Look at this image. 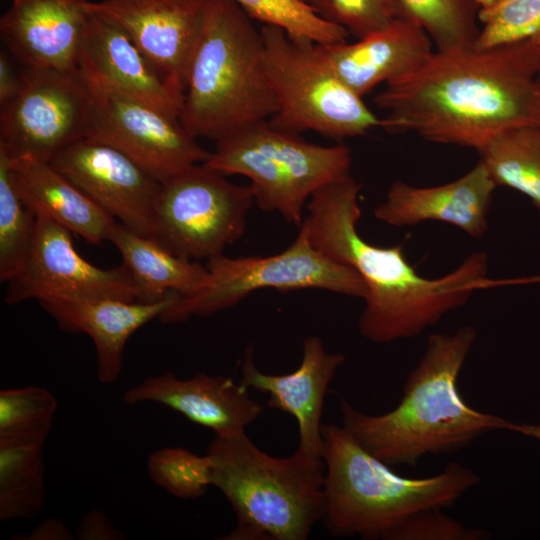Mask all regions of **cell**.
<instances>
[{"mask_svg":"<svg viewBox=\"0 0 540 540\" xmlns=\"http://www.w3.org/2000/svg\"><path fill=\"white\" fill-rule=\"evenodd\" d=\"M302 1L306 2V0H302Z\"/></svg>","mask_w":540,"mask_h":540,"instance_id":"ab89813d","label":"cell"},{"mask_svg":"<svg viewBox=\"0 0 540 540\" xmlns=\"http://www.w3.org/2000/svg\"><path fill=\"white\" fill-rule=\"evenodd\" d=\"M266 74L277 102L268 119L283 130L313 131L342 140L381 126L379 119L335 74L317 44L264 25Z\"/></svg>","mask_w":540,"mask_h":540,"instance_id":"ba28073f","label":"cell"},{"mask_svg":"<svg viewBox=\"0 0 540 540\" xmlns=\"http://www.w3.org/2000/svg\"><path fill=\"white\" fill-rule=\"evenodd\" d=\"M147 472L156 485L180 499L200 498L212 486L210 456L182 447H165L151 453Z\"/></svg>","mask_w":540,"mask_h":540,"instance_id":"1f68e13d","label":"cell"},{"mask_svg":"<svg viewBox=\"0 0 540 540\" xmlns=\"http://www.w3.org/2000/svg\"><path fill=\"white\" fill-rule=\"evenodd\" d=\"M477 335L472 326L430 334L398 405L370 415L341 397L342 426L390 467L416 466L428 454H452L488 432L509 430L511 421L472 408L460 395L458 378Z\"/></svg>","mask_w":540,"mask_h":540,"instance_id":"3957f363","label":"cell"},{"mask_svg":"<svg viewBox=\"0 0 540 540\" xmlns=\"http://www.w3.org/2000/svg\"><path fill=\"white\" fill-rule=\"evenodd\" d=\"M75 535L59 519H47L39 524L26 539L29 540H70Z\"/></svg>","mask_w":540,"mask_h":540,"instance_id":"8d00e7d4","label":"cell"},{"mask_svg":"<svg viewBox=\"0 0 540 540\" xmlns=\"http://www.w3.org/2000/svg\"><path fill=\"white\" fill-rule=\"evenodd\" d=\"M58 402L40 386L0 391V443L45 444Z\"/></svg>","mask_w":540,"mask_h":540,"instance_id":"83f0119b","label":"cell"},{"mask_svg":"<svg viewBox=\"0 0 540 540\" xmlns=\"http://www.w3.org/2000/svg\"><path fill=\"white\" fill-rule=\"evenodd\" d=\"M254 21L285 30L290 36L317 45L346 42L349 33L327 22L302 0H232Z\"/></svg>","mask_w":540,"mask_h":540,"instance_id":"f546056e","label":"cell"},{"mask_svg":"<svg viewBox=\"0 0 540 540\" xmlns=\"http://www.w3.org/2000/svg\"><path fill=\"white\" fill-rule=\"evenodd\" d=\"M496 185L481 160L451 182L416 187L396 181L374 208L376 219L397 227L425 221L451 224L479 239L488 231V215Z\"/></svg>","mask_w":540,"mask_h":540,"instance_id":"d6986e66","label":"cell"},{"mask_svg":"<svg viewBox=\"0 0 540 540\" xmlns=\"http://www.w3.org/2000/svg\"><path fill=\"white\" fill-rule=\"evenodd\" d=\"M212 486L218 488L236 516L226 540H305L325 509V465L300 450L274 457L246 432L217 437L207 453Z\"/></svg>","mask_w":540,"mask_h":540,"instance_id":"8992f818","label":"cell"},{"mask_svg":"<svg viewBox=\"0 0 540 540\" xmlns=\"http://www.w3.org/2000/svg\"><path fill=\"white\" fill-rule=\"evenodd\" d=\"M399 17L425 30L437 50L473 46L478 27L477 0H396Z\"/></svg>","mask_w":540,"mask_h":540,"instance_id":"4316f807","label":"cell"},{"mask_svg":"<svg viewBox=\"0 0 540 540\" xmlns=\"http://www.w3.org/2000/svg\"><path fill=\"white\" fill-rule=\"evenodd\" d=\"M539 65L540 38L432 51L375 96L380 127L479 151L505 130L540 126Z\"/></svg>","mask_w":540,"mask_h":540,"instance_id":"6da1fadb","label":"cell"},{"mask_svg":"<svg viewBox=\"0 0 540 540\" xmlns=\"http://www.w3.org/2000/svg\"><path fill=\"white\" fill-rule=\"evenodd\" d=\"M537 82H538L539 87H540V65H539V69H538V73H537Z\"/></svg>","mask_w":540,"mask_h":540,"instance_id":"f35d334b","label":"cell"},{"mask_svg":"<svg viewBox=\"0 0 540 540\" xmlns=\"http://www.w3.org/2000/svg\"><path fill=\"white\" fill-rule=\"evenodd\" d=\"M322 439V521L334 537L386 540L407 517L422 510L451 507L480 483L477 473L458 462L430 477L398 475L337 424H323Z\"/></svg>","mask_w":540,"mask_h":540,"instance_id":"277c9868","label":"cell"},{"mask_svg":"<svg viewBox=\"0 0 540 540\" xmlns=\"http://www.w3.org/2000/svg\"><path fill=\"white\" fill-rule=\"evenodd\" d=\"M442 509H427L412 514L397 525L386 540H485L490 534L468 527L444 514Z\"/></svg>","mask_w":540,"mask_h":540,"instance_id":"836d02e7","label":"cell"},{"mask_svg":"<svg viewBox=\"0 0 540 540\" xmlns=\"http://www.w3.org/2000/svg\"><path fill=\"white\" fill-rule=\"evenodd\" d=\"M306 3L322 19L358 39L399 17L396 0H306Z\"/></svg>","mask_w":540,"mask_h":540,"instance_id":"d6a6232c","label":"cell"},{"mask_svg":"<svg viewBox=\"0 0 540 540\" xmlns=\"http://www.w3.org/2000/svg\"><path fill=\"white\" fill-rule=\"evenodd\" d=\"M209 0L85 1L86 9L121 29L164 78L185 92L188 67Z\"/></svg>","mask_w":540,"mask_h":540,"instance_id":"9a60e30c","label":"cell"},{"mask_svg":"<svg viewBox=\"0 0 540 540\" xmlns=\"http://www.w3.org/2000/svg\"><path fill=\"white\" fill-rule=\"evenodd\" d=\"M482 27L474 43L487 49L540 38V0H477Z\"/></svg>","mask_w":540,"mask_h":540,"instance_id":"4dcf8cb0","label":"cell"},{"mask_svg":"<svg viewBox=\"0 0 540 540\" xmlns=\"http://www.w3.org/2000/svg\"><path fill=\"white\" fill-rule=\"evenodd\" d=\"M206 267V283L194 293L179 295L160 316L162 323L212 316L265 288L321 289L363 300L367 295V287L354 269L325 256L300 233L280 253L237 258L222 253L207 260Z\"/></svg>","mask_w":540,"mask_h":540,"instance_id":"9c48e42d","label":"cell"},{"mask_svg":"<svg viewBox=\"0 0 540 540\" xmlns=\"http://www.w3.org/2000/svg\"><path fill=\"white\" fill-rule=\"evenodd\" d=\"M351 150L307 142L269 120L244 126L216 141L205 162L214 170L249 179L255 202L300 226L311 196L324 185L350 174Z\"/></svg>","mask_w":540,"mask_h":540,"instance_id":"52a82bcc","label":"cell"},{"mask_svg":"<svg viewBox=\"0 0 540 540\" xmlns=\"http://www.w3.org/2000/svg\"><path fill=\"white\" fill-rule=\"evenodd\" d=\"M81 76L91 95L86 137L122 151L161 184L210 157L180 118Z\"/></svg>","mask_w":540,"mask_h":540,"instance_id":"7c38bea8","label":"cell"},{"mask_svg":"<svg viewBox=\"0 0 540 540\" xmlns=\"http://www.w3.org/2000/svg\"><path fill=\"white\" fill-rule=\"evenodd\" d=\"M432 40L418 24L402 17L354 43L318 45L338 78L363 97L419 65L432 52Z\"/></svg>","mask_w":540,"mask_h":540,"instance_id":"7402d4cb","label":"cell"},{"mask_svg":"<svg viewBox=\"0 0 540 540\" xmlns=\"http://www.w3.org/2000/svg\"><path fill=\"white\" fill-rule=\"evenodd\" d=\"M117 222L150 236L161 183L117 148L91 137L49 161Z\"/></svg>","mask_w":540,"mask_h":540,"instance_id":"5bb4252c","label":"cell"},{"mask_svg":"<svg viewBox=\"0 0 540 540\" xmlns=\"http://www.w3.org/2000/svg\"><path fill=\"white\" fill-rule=\"evenodd\" d=\"M340 353L328 352L314 335L304 339L300 365L291 373L274 375L260 371L254 361V345L245 351L240 383L268 395L267 405L293 416L298 425L297 449L322 458V412L328 387L345 362Z\"/></svg>","mask_w":540,"mask_h":540,"instance_id":"2e32d148","label":"cell"},{"mask_svg":"<svg viewBox=\"0 0 540 540\" xmlns=\"http://www.w3.org/2000/svg\"><path fill=\"white\" fill-rule=\"evenodd\" d=\"M44 502V445L0 443V521L30 520Z\"/></svg>","mask_w":540,"mask_h":540,"instance_id":"484cf974","label":"cell"},{"mask_svg":"<svg viewBox=\"0 0 540 540\" xmlns=\"http://www.w3.org/2000/svg\"><path fill=\"white\" fill-rule=\"evenodd\" d=\"M509 431L517 432L527 437L540 441V423L539 424H526V423L518 424V423L512 422L509 427Z\"/></svg>","mask_w":540,"mask_h":540,"instance_id":"74e56055","label":"cell"},{"mask_svg":"<svg viewBox=\"0 0 540 540\" xmlns=\"http://www.w3.org/2000/svg\"><path fill=\"white\" fill-rule=\"evenodd\" d=\"M22 87L20 71L17 72L6 51L0 53V106L12 100Z\"/></svg>","mask_w":540,"mask_h":540,"instance_id":"d590c367","label":"cell"},{"mask_svg":"<svg viewBox=\"0 0 540 540\" xmlns=\"http://www.w3.org/2000/svg\"><path fill=\"white\" fill-rule=\"evenodd\" d=\"M36 215L26 206L13 183L7 154L0 149V280L9 282L29 254Z\"/></svg>","mask_w":540,"mask_h":540,"instance_id":"f1b7e54d","label":"cell"},{"mask_svg":"<svg viewBox=\"0 0 540 540\" xmlns=\"http://www.w3.org/2000/svg\"><path fill=\"white\" fill-rule=\"evenodd\" d=\"M253 21L232 0L208 2L180 112L181 123L195 138L216 142L277 111L262 32Z\"/></svg>","mask_w":540,"mask_h":540,"instance_id":"5b68a950","label":"cell"},{"mask_svg":"<svg viewBox=\"0 0 540 540\" xmlns=\"http://www.w3.org/2000/svg\"><path fill=\"white\" fill-rule=\"evenodd\" d=\"M360 185L348 174L309 199L299 232L325 256L354 269L367 287L358 321L362 337L387 344L420 335L487 285L488 258L469 255L448 274L429 279L417 273L403 247H381L358 233Z\"/></svg>","mask_w":540,"mask_h":540,"instance_id":"7a4b0ae2","label":"cell"},{"mask_svg":"<svg viewBox=\"0 0 540 540\" xmlns=\"http://www.w3.org/2000/svg\"><path fill=\"white\" fill-rule=\"evenodd\" d=\"M78 70L87 78L180 118L184 92L172 86L121 29L92 13Z\"/></svg>","mask_w":540,"mask_h":540,"instance_id":"ffe728a7","label":"cell"},{"mask_svg":"<svg viewBox=\"0 0 540 540\" xmlns=\"http://www.w3.org/2000/svg\"><path fill=\"white\" fill-rule=\"evenodd\" d=\"M478 153L496 187L520 192L540 211V126L505 130Z\"/></svg>","mask_w":540,"mask_h":540,"instance_id":"d4e9b609","label":"cell"},{"mask_svg":"<svg viewBox=\"0 0 540 540\" xmlns=\"http://www.w3.org/2000/svg\"><path fill=\"white\" fill-rule=\"evenodd\" d=\"M123 401L129 405L144 402L163 405L211 430L217 437L245 433L263 413L262 405L240 382L205 373L188 379H180L172 373L149 376L126 390Z\"/></svg>","mask_w":540,"mask_h":540,"instance_id":"ac0fdd59","label":"cell"},{"mask_svg":"<svg viewBox=\"0 0 540 540\" xmlns=\"http://www.w3.org/2000/svg\"><path fill=\"white\" fill-rule=\"evenodd\" d=\"M86 0H12L0 36L22 67L78 70L90 13Z\"/></svg>","mask_w":540,"mask_h":540,"instance_id":"e0dca14e","label":"cell"},{"mask_svg":"<svg viewBox=\"0 0 540 540\" xmlns=\"http://www.w3.org/2000/svg\"><path fill=\"white\" fill-rule=\"evenodd\" d=\"M29 254L9 281L7 304L29 299L115 298L137 301V291L128 269H104L85 260L75 249L72 232L48 217L37 215Z\"/></svg>","mask_w":540,"mask_h":540,"instance_id":"4fadbf2b","label":"cell"},{"mask_svg":"<svg viewBox=\"0 0 540 540\" xmlns=\"http://www.w3.org/2000/svg\"><path fill=\"white\" fill-rule=\"evenodd\" d=\"M75 538L81 540H118L123 539L124 535L103 511L92 509L81 519L75 532Z\"/></svg>","mask_w":540,"mask_h":540,"instance_id":"e575fe53","label":"cell"},{"mask_svg":"<svg viewBox=\"0 0 540 540\" xmlns=\"http://www.w3.org/2000/svg\"><path fill=\"white\" fill-rule=\"evenodd\" d=\"M109 241L118 249L122 264L130 272L139 302H158L171 293L189 295L208 279L206 266L174 255L153 238L119 222Z\"/></svg>","mask_w":540,"mask_h":540,"instance_id":"cb8c5ba5","label":"cell"},{"mask_svg":"<svg viewBox=\"0 0 540 540\" xmlns=\"http://www.w3.org/2000/svg\"><path fill=\"white\" fill-rule=\"evenodd\" d=\"M226 177L200 163L161 184L149 237L188 260L222 254L244 234L255 202L250 184Z\"/></svg>","mask_w":540,"mask_h":540,"instance_id":"30bf717a","label":"cell"},{"mask_svg":"<svg viewBox=\"0 0 540 540\" xmlns=\"http://www.w3.org/2000/svg\"><path fill=\"white\" fill-rule=\"evenodd\" d=\"M178 296L171 293L153 303L115 298H48L38 302L60 329L91 338L96 349L97 379L108 385L121 374L129 338L148 322L159 319Z\"/></svg>","mask_w":540,"mask_h":540,"instance_id":"44dd1931","label":"cell"},{"mask_svg":"<svg viewBox=\"0 0 540 540\" xmlns=\"http://www.w3.org/2000/svg\"><path fill=\"white\" fill-rule=\"evenodd\" d=\"M22 87L0 106V149L10 158L49 162L86 137L91 95L79 70L20 69Z\"/></svg>","mask_w":540,"mask_h":540,"instance_id":"8fae6325","label":"cell"},{"mask_svg":"<svg viewBox=\"0 0 540 540\" xmlns=\"http://www.w3.org/2000/svg\"><path fill=\"white\" fill-rule=\"evenodd\" d=\"M9 162L15 188L36 216L50 218L91 244L109 241L117 221L50 162L33 157H9Z\"/></svg>","mask_w":540,"mask_h":540,"instance_id":"603a6c76","label":"cell"}]
</instances>
